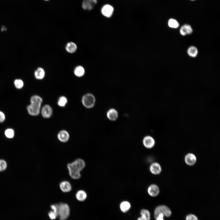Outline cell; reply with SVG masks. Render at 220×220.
<instances>
[{
    "instance_id": "ffe728a7",
    "label": "cell",
    "mask_w": 220,
    "mask_h": 220,
    "mask_svg": "<svg viewBox=\"0 0 220 220\" xmlns=\"http://www.w3.org/2000/svg\"><path fill=\"white\" fill-rule=\"evenodd\" d=\"M42 102V98L37 95H34L31 96L30 98L31 104L41 106Z\"/></svg>"
},
{
    "instance_id": "277c9868",
    "label": "cell",
    "mask_w": 220,
    "mask_h": 220,
    "mask_svg": "<svg viewBox=\"0 0 220 220\" xmlns=\"http://www.w3.org/2000/svg\"><path fill=\"white\" fill-rule=\"evenodd\" d=\"M67 168L69 175L72 178L78 179L80 178L81 177L80 171L75 167L71 163L68 164Z\"/></svg>"
},
{
    "instance_id": "7a4b0ae2",
    "label": "cell",
    "mask_w": 220,
    "mask_h": 220,
    "mask_svg": "<svg viewBox=\"0 0 220 220\" xmlns=\"http://www.w3.org/2000/svg\"><path fill=\"white\" fill-rule=\"evenodd\" d=\"M82 101L83 105L85 107L90 108L94 106L95 103V98L92 94L87 93L83 96Z\"/></svg>"
},
{
    "instance_id": "83f0119b",
    "label": "cell",
    "mask_w": 220,
    "mask_h": 220,
    "mask_svg": "<svg viewBox=\"0 0 220 220\" xmlns=\"http://www.w3.org/2000/svg\"><path fill=\"white\" fill-rule=\"evenodd\" d=\"M5 134L6 137L9 139L13 138L15 134L14 130L11 128H8L5 131Z\"/></svg>"
},
{
    "instance_id": "5bb4252c",
    "label": "cell",
    "mask_w": 220,
    "mask_h": 220,
    "mask_svg": "<svg viewBox=\"0 0 220 220\" xmlns=\"http://www.w3.org/2000/svg\"><path fill=\"white\" fill-rule=\"evenodd\" d=\"M58 140L61 142H66L68 141L69 138V135L68 132L65 130L60 131L57 134Z\"/></svg>"
},
{
    "instance_id": "d6986e66",
    "label": "cell",
    "mask_w": 220,
    "mask_h": 220,
    "mask_svg": "<svg viewBox=\"0 0 220 220\" xmlns=\"http://www.w3.org/2000/svg\"><path fill=\"white\" fill-rule=\"evenodd\" d=\"M75 196L76 199L78 201L82 202L86 200L87 197V195L84 190H80L77 192Z\"/></svg>"
},
{
    "instance_id": "cb8c5ba5",
    "label": "cell",
    "mask_w": 220,
    "mask_h": 220,
    "mask_svg": "<svg viewBox=\"0 0 220 220\" xmlns=\"http://www.w3.org/2000/svg\"><path fill=\"white\" fill-rule=\"evenodd\" d=\"M74 73L76 76L81 77L84 75L85 73V70L82 66H78L75 68Z\"/></svg>"
},
{
    "instance_id": "ba28073f",
    "label": "cell",
    "mask_w": 220,
    "mask_h": 220,
    "mask_svg": "<svg viewBox=\"0 0 220 220\" xmlns=\"http://www.w3.org/2000/svg\"><path fill=\"white\" fill-rule=\"evenodd\" d=\"M147 191L150 196L152 197H155L159 194L160 190L157 185L152 184L148 186L147 188Z\"/></svg>"
},
{
    "instance_id": "ac0fdd59",
    "label": "cell",
    "mask_w": 220,
    "mask_h": 220,
    "mask_svg": "<svg viewBox=\"0 0 220 220\" xmlns=\"http://www.w3.org/2000/svg\"><path fill=\"white\" fill-rule=\"evenodd\" d=\"M140 214L141 216L138 218L137 220H150V213L147 210L142 209L140 212Z\"/></svg>"
},
{
    "instance_id": "f1b7e54d",
    "label": "cell",
    "mask_w": 220,
    "mask_h": 220,
    "mask_svg": "<svg viewBox=\"0 0 220 220\" xmlns=\"http://www.w3.org/2000/svg\"><path fill=\"white\" fill-rule=\"evenodd\" d=\"M14 84L15 87L17 89L22 88L24 85L23 81L20 79H15L14 81Z\"/></svg>"
},
{
    "instance_id": "e575fe53",
    "label": "cell",
    "mask_w": 220,
    "mask_h": 220,
    "mask_svg": "<svg viewBox=\"0 0 220 220\" xmlns=\"http://www.w3.org/2000/svg\"><path fill=\"white\" fill-rule=\"evenodd\" d=\"M6 30V28L5 26H3L2 27L1 29V31H5V30Z\"/></svg>"
},
{
    "instance_id": "484cf974",
    "label": "cell",
    "mask_w": 220,
    "mask_h": 220,
    "mask_svg": "<svg viewBox=\"0 0 220 220\" xmlns=\"http://www.w3.org/2000/svg\"><path fill=\"white\" fill-rule=\"evenodd\" d=\"M168 25L169 27L173 28H177L179 25L178 22L176 19L172 18L169 20Z\"/></svg>"
},
{
    "instance_id": "7c38bea8",
    "label": "cell",
    "mask_w": 220,
    "mask_h": 220,
    "mask_svg": "<svg viewBox=\"0 0 220 220\" xmlns=\"http://www.w3.org/2000/svg\"><path fill=\"white\" fill-rule=\"evenodd\" d=\"M52 113V108L49 105H46L42 107L41 110V114L44 118H48L50 117Z\"/></svg>"
},
{
    "instance_id": "2e32d148",
    "label": "cell",
    "mask_w": 220,
    "mask_h": 220,
    "mask_svg": "<svg viewBox=\"0 0 220 220\" xmlns=\"http://www.w3.org/2000/svg\"><path fill=\"white\" fill-rule=\"evenodd\" d=\"M193 31V30L191 25L188 24H185L183 25L180 30L181 34L183 36L190 34Z\"/></svg>"
},
{
    "instance_id": "52a82bcc",
    "label": "cell",
    "mask_w": 220,
    "mask_h": 220,
    "mask_svg": "<svg viewBox=\"0 0 220 220\" xmlns=\"http://www.w3.org/2000/svg\"><path fill=\"white\" fill-rule=\"evenodd\" d=\"M114 9L113 7L109 4L104 5L101 9L102 14L107 17H111L113 13Z\"/></svg>"
},
{
    "instance_id": "603a6c76",
    "label": "cell",
    "mask_w": 220,
    "mask_h": 220,
    "mask_svg": "<svg viewBox=\"0 0 220 220\" xmlns=\"http://www.w3.org/2000/svg\"><path fill=\"white\" fill-rule=\"evenodd\" d=\"M66 50L69 53H73L75 52L77 49L76 44L73 42H68L66 46Z\"/></svg>"
},
{
    "instance_id": "44dd1931",
    "label": "cell",
    "mask_w": 220,
    "mask_h": 220,
    "mask_svg": "<svg viewBox=\"0 0 220 220\" xmlns=\"http://www.w3.org/2000/svg\"><path fill=\"white\" fill-rule=\"evenodd\" d=\"M35 78L41 80L43 79L45 75L44 70L41 68H38L35 71L34 73Z\"/></svg>"
},
{
    "instance_id": "4fadbf2b",
    "label": "cell",
    "mask_w": 220,
    "mask_h": 220,
    "mask_svg": "<svg viewBox=\"0 0 220 220\" xmlns=\"http://www.w3.org/2000/svg\"><path fill=\"white\" fill-rule=\"evenodd\" d=\"M73 166L81 171L86 166L84 161L81 159H78L71 163Z\"/></svg>"
},
{
    "instance_id": "8fae6325",
    "label": "cell",
    "mask_w": 220,
    "mask_h": 220,
    "mask_svg": "<svg viewBox=\"0 0 220 220\" xmlns=\"http://www.w3.org/2000/svg\"><path fill=\"white\" fill-rule=\"evenodd\" d=\"M197 159L196 156L192 153L187 154L185 157V161L186 163L189 166L194 165L196 162Z\"/></svg>"
},
{
    "instance_id": "8992f818",
    "label": "cell",
    "mask_w": 220,
    "mask_h": 220,
    "mask_svg": "<svg viewBox=\"0 0 220 220\" xmlns=\"http://www.w3.org/2000/svg\"><path fill=\"white\" fill-rule=\"evenodd\" d=\"M142 143L145 148L148 149H150L154 146L155 141L152 137L148 135L145 136L143 138Z\"/></svg>"
},
{
    "instance_id": "6da1fadb",
    "label": "cell",
    "mask_w": 220,
    "mask_h": 220,
    "mask_svg": "<svg viewBox=\"0 0 220 220\" xmlns=\"http://www.w3.org/2000/svg\"><path fill=\"white\" fill-rule=\"evenodd\" d=\"M57 208V216L60 220H66L70 214V209L66 203H60L56 204Z\"/></svg>"
},
{
    "instance_id": "e0dca14e",
    "label": "cell",
    "mask_w": 220,
    "mask_h": 220,
    "mask_svg": "<svg viewBox=\"0 0 220 220\" xmlns=\"http://www.w3.org/2000/svg\"><path fill=\"white\" fill-rule=\"evenodd\" d=\"M118 116L117 111L113 108L109 110L107 113V116L108 119L112 121L116 120L118 118Z\"/></svg>"
},
{
    "instance_id": "d6a6232c",
    "label": "cell",
    "mask_w": 220,
    "mask_h": 220,
    "mask_svg": "<svg viewBox=\"0 0 220 220\" xmlns=\"http://www.w3.org/2000/svg\"><path fill=\"white\" fill-rule=\"evenodd\" d=\"M164 215L163 213L159 214L155 218L156 220H165L164 219Z\"/></svg>"
},
{
    "instance_id": "3957f363",
    "label": "cell",
    "mask_w": 220,
    "mask_h": 220,
    "mask_svg": "<svg viewBox=\"0 0 220 220\" xmlns=\"http://www.w3.org/2000/svg\"><path fill=\"white\" fill-rule=\"evenodd\" d=\"M163 213L164 216L169 218L172 215V212L170 208L167 206L162 205L157 206L154 211V217H156L159 214Z\"/></svg>"
},
{
    "instance_id": "836d02e7",
    "label": "cell",
    "mask_w": 220,
    "mask_h": 220,
    "mask_svg": "<svg viewBox=\"0 0 220 220\" xmlns=\"http://www.w3.org/2000/svg\"><path fill=\"white\" fill-rule=\"evenodd\" d=\"M5 119V115L4 113L0 111V123L3 122Z\"/></svg>"
},
{
    "instance_id": "4316f807",
    "label": "cell",
    "mask_w": 220,
    "mask_h": 220,
    "mask_svg": "<svg viewBox=\"0 0 220 220\" xmlns=\"http://www.w3.org/2000/svg\"><path fill=\"white\" fill-rule=\"evenodd\" d=\"M67 98L64 96H62L59 97L57 101L58 105L60 107H64L67 103Z\"/></svg>"
},
{
    "instance_id": "d590c367",
    "label": "cell",
    "mask_w": 220,
    "mask_h": 220,
    "mask_svg": "<svg viewBox=\"0 0 220 220\" xmlns=\"http://www.w3.org/2000/svg\"><path fill=\"white\" fill-rule=\"evenodd\" d=\"M44 0V1H49V0Z\"/></svg>"
},
{
    "instance_id": "7402d4cb",
    "label": "cell",
    "mask_w": 220,
    "mask_h": 220,
    "mask_svg": "<svg viewBox=\"0 0 220 220\" xmlns=\"http://www.w3.org/2000/svg\"><path fill=\"white\" fill-rule=\"evenodd\" d=\"M131 207L130 203L127 201H123L120 204V208L121 211L125 213L129 210Z\"/></svg>"
},
{
    "instance_id": "f546056e",
    "label": "cell",
    "mask_w": 220,
    "mask_h": 220,
    "mask_svg": "<svg viewBox=\"0 0 220 220\" xmlns=\"http://www.w3.org/2000/svg\"><path fill=\"white\" fill-rule=\"evenodd\" d=\"M7 167V164L4 160H0V172L4 171L6 170Z\"/></svg>"
},
{
    "instance_id": "30bf717a",
    "label": "cell",
    "mask_w": 220,
    "mask_h": 220,
    "mask_svg": "<svg viewBox=\"0 0 220 220\" xmlns=\"http://www.w3.org/2000/svg\"><path fill=\"white\" fill-rule=\"evenodd\" d=\"M149 170L152 174L154 175L159 174L162 172V167L157 162L152 163L149 167Z\"/></svg>"
},
{
    "instance_id": "8d00e7d4",
    "label": "cell",
    "mask_w": 220,
    "mask_h": 220,
    "mask_svg": "<svg viewBox=\"0 0 220 220\" xmlns=\"http://www.w3.org/2000/svg\"><path fill=\"white\" fill-rule=\"evenodd\" d=\"M190 0L191 1H196V0Z\"/></svg>"
},
{
    "instance_id": "9c48e42d",
    "label": "cell",
    "mask_w": 220,
    "mask_h": 220,
    "mask_svg": "<svg viewBox=\"0 0 220 220\" xmlns=\"http://www.w3.org/2000/svg\"><path fill=\"white\" fill-rule=\"evenodd\" d=\"M41 107L38 105L32 104L28 105L27 109L28 114L32 116L38 115L40 111Z\"/></svg>"
},
{
    "instance_id": "1f68e13d",
    "label": "cell",
    "mask_w": 220,
    "mask_h": 220,
    "mask_svg": "<svg viewBox=\"0 0 220 220\" xmlns=\"http://www.w3.org/2000/svg\"><path fill=\"white\" fill-rule=\"evenodd\" d=\"M185 220H198L197 217L193 214H189L185 217Z\"/></svg>"
},
{
    "instance_id": "d4e9b609",
    "label": "cell",
    "mask_w": 220,
    "mask_h": 220,
    "mask_svg": "<svg viewBox=\"0 0 220 220\" xmlns=\"http://www.w3.org/2000/svg\"><path fill=\"white\" fill-rule=\"evenodd\" d=\"M198 50L194 46H190L188 49L187 53L189 55L192 57H194L198 54Z\"/></svg>"
},
{
    "instance_id": "9a60e30c",
    "label": "cell",
    "mask_w": 220,
    "mask_h": 220,
    "mask_svg": "<svg viewBox=\"0 0 220 220\" xmlns=\"http://www.w3.org/2000/svg\"><path fill=\"white\" fill-rule=\"evenodd\" d=\"M61 190L64 193H68L71 191L72 186L69 182L66 181L61 182L59 185Z\"/></svg>"
},
{
    "instance_id": "5b68a950",
    "label": "cell",
    "mask_w": 220,
    "mask_h": 220,
    "mask_svg": "<svg viewBox=\"0 0 220 220\" xmlns=\"http://www.w3.org/2000/svg\"><path fill=\"white\" fill-rule=\"evenodd\" d=\"M97 3V0H83L82 7L83 10L90 11L93 9Z\"/></svg>"
},
{
    "instance_id": "4dcf8cb0",
    "label": "cell",
    "mask_w": 220,
    "mask_h": 220,
    "mask_svg": "<svg viewBox=\"0 0 220 220\" xmlns=\"http://www.w3.org/2000/svg\"><path fill=\"white\" fill-rule=\"evenodd\" d=\"M48 215L50 219L52 220L56 219L57 217V213L52 210L48 212Z\"/></svg>"
}]
</instances>
